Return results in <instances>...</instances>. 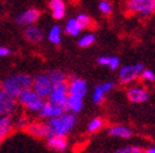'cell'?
Segmentation results:
<instances>
[{"label": "cell", "instance_id": "21", "mask_svg": "<svg viewBox=\"0 0 155 153\" xmlns=\"http://www.w3.org/2000/svg\"><path fill=\"white\" fill-rule=\"evenodd\" d=\"M82 28L81 25L78 24V21H77L76 18H69L66 23V27H64V32L68 34V35H71V36H78L82 32Z\"/></svg>", "mask_w": 155, "mask_h": 153}, {"label": "cell", "instance_id": "29", "mask_svg": "<svg viewBox=\"0 0 155 153\" xmlns=\"http://www.w3.org/2000/svg\"><path fill=\"white\" fill-rule=\"evenodd\" d=\"M115 153H144V149L139 146H126L117 149Z\"/></svg>", "mask_w": 155, "mask_h": 153}, {"label": "cell", "instance_id": "26", "mask_svg": "<svg viewBox=\"0 0 155 153\" xmlns=\"http://www.w3.org/2000/svg\"><path fill=\"white\" fill-rule=\"evenodd\" d=\"M29 123H30V120H29V118L27 117V116H19L15 120H13V124H14V128H17V129H24L25 131V128L29 126Z\"/></svg>", "mask_w": 155, "mask_h": 153}, {"label": "cell", "instance_id": "4", "mask_svg": "<svg viewBox=\"0 0 155 153\" xmlns=\"http://www.w3.org/2000/svg\"><path fill=\"white\" fill-rule=\"evenodd\" d=\"M67 88H68L67 80L53 84L51 93L47 97V99H45V102L66 109V102H67V98H68V89Z\"/></svg>", "mask_w": 155, "mask_h": 153}, {"label": "cell", "instance_id": "2", "mask_svg": "<svg viewBox=\"0 0 155 153\" xmlns=\"http://www.w3.org/2000/svg\"><path fill=\"white\" fill-rule=\"evenodd\" d=\"M32 83H33V78L29 74L15 73V74L6 76L5 79H3L0 89L3 92H5L8 95L17 99V97L23 90L32 88Z\"/></svg>", "mask_w": 155, "mask_h": 153}, {"label": "cell", "instance_id": "19", "mask_svg": "<svg viewBox=\"0 0 155 153\" xmlns=\"http://www.w3.org/2000/svg\"><path fill=\"white\" fill-rule=\"evenodd\" d=\"M83 103H84L83 99L68 95L67 102H66V112L76 114V116H77V114H78L83 109Z\"/></svg>", "mask_w": 155, "mask_h": 153}, {"label": "cell", "instance_id": "31", "mask_svg": "<svg viewBox=\"0 0 155 153\" xmlns=\"http://www.w3.org/2000/svg\"><path fill=\"white\" fill-rule=\"evenodd\" d=\"M107 67L110 68L111 70H117L120 68V59L117 57H111L110 58V63H108Z\"/></svg>", "mask_w": 155, "mask_h": 153}, {"label": "cell", "instance_id": "23", "mask_svg": "<svg viewBox=\"0 0 155 153\" xmlns=\"http://www.w3.org/2000/svg\"><path fill=\"white\" fill-rule=\"evenodd\" d=\"M104 119L101 117H96L94 119H91L88 122V124H87V132L91 133V134H94V133H97L100 129H102L104 127Z\"/></svg>", "mask_w": 155, "mask_h": 153}, {"label": "cell", "instance_id": "1", "mask_svg": "<svg viewBox=\"0 0 155 153\" xmlns=\"http://www.w3.org/2000/svg\"><path fill=\"white\" fill-rule=\"evenodd\" d=\"M44 123L47 126L48 138L51 137H67L77 124V116L64 112L62 116L48 119Z\"/></svg>", "mask_w": 155, "mask_h": 153}, {"label": "cell", "instance_id": "8", "mask_svg": "<svg viewBox=\"0 0 155 153\" xmlns=\"http://www.w3.org/2000/svg\"><path fill=\"white\" fill-rule=\"evenodd\" d=\"M126 95L131 103L141 104V103H145L149 101L150 92L148 90V88L145 86H143V84H134V86H130L127 88Z\"/></svg>", "mask_w": 155, "mask_h": 153}, {"label": "cell", "instance_id": "14", "mask_svg": "<svg viewBox=\"0 0 155 153\" xmlns=\"http://www.w3.org/2000/svg\"><path fill=\"white\" fill-rule=\"evenodd\" d=\"M25 132L34 138H48L47 126L44 122H30L29 126L25 128Z\"/></svg>", "mask_w": 155, "mask_h": 153}, {"label": "cell", "instance_id": "9", "mask_svg": "<svg viewBox=\"0 0 155 153\" xmlns=\"http://www.w3.org/2000/svg\"><path fill=\"white\" fill-rule=\"evenodd\" d=\"M52 86H53V84L51 83L47 73H41V74L35 75L34 78H33L32 89H33L39 97H42L43 99H47V97H48L49 93H51Z\"/></svg>", "mask_w": 155, "mask_h": 153}, {"label": "cell", "instance_id": "3", "mask_svg": "<svg viewBox=\"0 0 155 153\" xmlns=\"http://www.w3.org/2000/svg\"><path fill=\"white\" fill-rule=\"evenodd\" d=\"M17 102H18V104H20L23 107V108H25L28 112L38 114L39 111L42 109V107L44 105L45 99H43L42 97L38 95L32 88H29V89L23 90L17 97Z\"/></svg>", "mask_w": 155, "mask_h": 153}, {"label": "cell", "instance_id": "27", "mask_svg": "<svg viewBox=\"0 0 155 153\" xmlns=\"http://www.w3.org/2000/svg\"><path fill=\"white\" fill-rule=\"evenodd\" d=\"M74 18L77 19V21H78V24L81 25V28H82V29L88 28V27L91 25V23H92L91 18L88 17L87 14H84V13L78 14V15H77V17H74Z\"/></svg>", "mask_w": 155, "mask_h": 153}, {"label": "cell", "instance_id": "16", "mask_svg": "<svg viewBox=\"0 0 155 153\" xmlns=\"http://www.w3.org/2000/svg\"><path fill=\"white\" fill-rule=\"evenodd\" d=\"M24 36H25V39L29 43L38 44V43H42L43 42V39H44V32L42 30V28H39V27L30 25V27H27L25 28Z\"/></svg>", "mask_w": 155, "mask_h": 153}, {"label": "cell", "instance_id": "33", "mask_svg": "<svg viewBox=\"0 0 155 153\" xmlns=\"http://www.w3.org/2000/svg\"><path fill=\"white\" fill-rule=\"evenodd\" d=\"M10 53H12V50L9 48L4 47V45H0V58H4L6 55H9Z\"/></svg>", "mask_w": 155, "mask_h": 153}, {"label": "cell", "instance_id": "15", "mask_svg": "<svg viewBox=\"0 0 155 153\" xmlns=\"http://www.w3.org/2000/svg\"><path fill=\"white\" fill-rule=\"evenodd\" d=\"M107 134L110 137H114V138H121V139H129L133 137V131L131 128H129L127 126H124V124H115L111 126L108 128Z\"/></svg>", "mask_w": 155, "mask_h": 153}, {"label": "cell", "instance_id": "32", "mask_svg": "<svg viewBox=\"0 0 155 153\" xmlns=\"http://www.w3.org/2000/svg\"><path fill=\"white\" fill-rule=\"evenodd\" d=\"M110 58H111V57H107V55L98 57L97 63H98L100 65H102V67H107V65H108V63H110Z\"/></svg>", "mask_w": 155, "mask_h": 153}, {"label": "cell", "instance_id": "10", "mask_svg": "<svg viewBox=\"0 0 155 153\" xmlns=\"http://www.w3.org/2000/svg\"><path fill=\"white\" fill-rule=\"evenodd\" d=\"M18 108L17 99L0 89V117H10Z\"/></svg>", "mask_w": 155, "mask_h": 153}, {"label": "cell", "instance_id": "24", "mask_svg": "<svg viewBox=\"0 0 155 153\" xmlns=\"http://www.w3.org/2000/svg\"><path fill=\"white\" fill-rule=\"evenodd\" d=\"M47 75H48V78H49V80H51L52 84H57V83H61V82L67 80V75H66L63 72H62V70H59V69L49 70V72L47 73Z\"/></svg>", "mask_w": 155, "mask_h": 153}, {"label": "cell", "instance_id": "30", "mask_svg": "<svg viewBox=\"0 0 155 153\" xmlns=\"http://www.w3.org/2000/svg\"><path fill=\"white\" fill-rule=\"evenodd\" d=\"M140 76L144 82H148V83H154V80H155V74L151 69H145L144 68V70L141 72Z\"/></svg>", "mask_w": 155, "mask_h": 153}, {"label": "cell", "instance_id": "11", "mask_svg": "<svg viewBox=\"0 0 155 153\" xmlns=\"http://www.w3.org/2000/svg\"><path fill=\"white\" fill-rule=\"evenodd\" d=\"M115 88V83L114 82H104L100 83L95 87L94 93H92V102H94L95 105H101L105 101V98L107 95V93Z\"/></svg>", "mask_w": 155, "mask_h": 153}, {"label": "cell", "instance_id": "5", "mask_svg": "<svg viewBox=\"0 0 155 153\" xmlns=\"http://www.w3.org/2000/svg\"><path fill=\"white\" fill-rule=\"evenodd\" d=\"M143 70H144V65L141 63L122 65L121 69L119 70V82L122 84V86L133 84L136 79L140 78V74Z\"/></svg>", "mask_w": 155, "mask_h": 153}, {"label": "cell", "instance_id": "12", "mask_svg": "<svg viewBox=\"0 0 155 153\" xmlns=\"http://www.w3.org/2000/svg\"><path fill=\"white\" fill-rule=\"evenodd\" d=\"M39 17H41L39 10H37L35 8H30V9H27L25 11H23L21 14L18 15L17 23L21 27H30L35 24Z\"/></svg>", "mask_w": 155, "mask_h": 153}, {"label": "cell", "instance_id": "22", "mask_svg": "<svg viewBox=\"0 0 155 153\" xmlns=\"http://www.w3.org/2000/svg\"><path fill=\"white\" fill-rule=\"evenodd\" d=\"M47 36H48V40L52 44H54V45L61 44V42H62V28L58 24L52 25Z\"/></svg>", "mask_w": 155, "mask_h": 153}, {"label": "cell", "instance_id": "34", "mask_svg": "<svg viewBox=\"0 0 155 153\" xmlns=\"http://www.w3.org/2000/svg\"><path fill=\"white\" fill-rule=\"evenodd\" d=\"M144 153H155V148L154 147H149L148 149H145Z\"/></svg>", "mask_w": 155, "mask_h": 153}, {"label": "cell", "instance_id": "6", "mask_svg": "<svg viewBox=\"0 0 155 153\" xmlns=\"http://www.w3.org/2000/svg\"><path fill=\"white\" fill-rule=\"evenodd\" d=\"M126 9L141 17H151L155 10V0H126Z\"/></svg>", "mask_w": 155, "mask_h": 153}, {"label": "cell", "instance_id": "7", "mask_svg": "<svg viewBox=\"0 0 155 153\" xmlns=\"http://www.w3.org/2000/svg\"><path fill=\"white\" fill-rule=\"evenodd\" d=\"M67 84H68V88H67L68 95H71V97L84 99V97L88 93V84L82 78L72 75V76H69V80H67Z\"/></svg>", "mask_w": 155, "mask_h": 153}, {"label": "cell", "instance_id": "25", "mask_svg": "<svg viewBox=\"0 0 155 153\" xmlns=\"http://www.w3.org/2000/svg\"><path fill=\"white\" fill-rule=\"evenodd\" d=\"M95 42H96V35L94 33L84 34V35H82L78 39V47H81V48H88Z\"/></svg>", "mask_w": 155, "mask_h": 153}, {"label": "cell", "instance_id": "20", "mask_svg": "<svg viewBox=\"0 0 155 153\" xmlns=\"http://www.w3.org/2000/svg\"><path fill=\"white\" fill-rule=\"evenodd\" d=\"M14 129L12 117H0V142H3Z\"/></svg>", "mask_w": 155, "mask_h": 153}, {"label": "cell", "instance_id": "13", "mask_svg": "<svg viewBox=\"0 0 155 153\" xmlns=\"http://www.w3.org/2000/svg\"><path fill=\"white\" fill-rule=\"evenodd\" d=\"M66 112L64 108H61V107H57L54 104H51L48 102H45L44 105L42 107V109L38 113V117L42 118V119H52V118H56L62 116Z\"/></svg>", "mask_w": 155, "mask_h": 153}, {"label": "cell", "instance_id": "17", "mask_svg": "<svg viewBox=\"0 0 155 153\" xmlns=\"http://www.w3.org/2000/svg\"><path fill=\"white\" fill-rule=\"evenodd\" d=\"M49 9H51L53 19L62 20L66 17V4L63 0H51Z\"/></svg>", "mask_w": 155, "mask_h": 153}, {"label": "cell", "instance_id": "18", "mask_svg": "<svg viewBox=\"0 0 155 153\" xmlns=\"http://www.w3.org/2000/svg\"><path fill=\"white\" fill-rule=\"evenodd\" d=\"M47 147L54 152H64L68 148V141L66 137H51L47 139Z\"/></svg>", "mask_w": 155, "mask_h": 153}, {"label": "cell", "instance_id": "28", "mask_svg": "<svg viewBox=\"0 0 155 153\" xmlns=\"http://www.w3.org/2000/svg\"><path fill=\"white\" fill-rule=\"evenodd\" d=\"M112 9H114L112 4L108 2V0H101V2L98 3V10L105 15H110L112 13Z\"/></svg>", "mask_w": 155, "mask_h": 153}]
</instances>
